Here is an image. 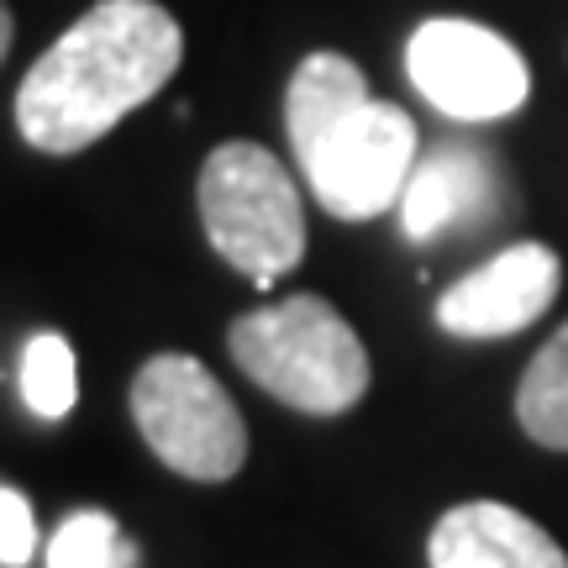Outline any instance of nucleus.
Masks as SVG:
<instances>
[{"label": "nucleus", "mask_w": 568, "mask_h": 568, "mask_svg": "<svg viewBox=\"0 0 568 568\" xmlns=\"http://www.w3.org/2000/svg\"><path fill=\"white\" fill-rule=\"evenodd\" d=\"M21 395L42 422H63L74 410L80 379H74V347L59 332H38L21 353Z\"/></svg>", "instance_id": "9b49d317"}, {"label": "nucleus", "mask_w": 568, "mask_h": 568, "mask_svg": "<svg viewBox=\"0 0 568 568\" xmlns=\"http://www.w3.org/2000/svg\"><path fill=\"white\" fill-rule=\"evenodd\" d=\"M516 422L531 443L568 453V322L537 347L516 385Z\"/></svg>", "instance_id": "9d476101"}, {"label": "nucleus", "mask_w": 568, "mask_h": 568, "mask_svg": "<svg viewBox=\"0 0 568 568\" xmlns=\"http://www.w3.org/2000/svg\"><path fill=\"white\" fill-rule=\"evenodd\" d=\"M11 11H6V0H0V63H6V53H11Z\"/></svg>", "instance_id": "4468645a"}, {"label": "nucleus", "mask_w": 568, "mask_h": 568, "mask_svg": "<svg viewBox=\"0 0 568 568\" xmlns=\"http://www.w3.org/2000/svg\"><path fill=\"white\" fill-rule=\"evenodd\" d=\"M410 84L453 122H500L527 101L531 74L516 42L464 17H432L410 32Z\"/></svg>", "instance_id": "423d86ee"}, {"label": "nucleus", "mask_w": 568, "mask_h": 568, "mask_svg": "<svg viewBox=\"0 0 568 568\" xmlns=\"http://www.w3.org/2000/svg\"><path fill=\"white\" fill-rule=\"evenodd\" d=\"M226 347L258 389L305 416H343L364 400L368 353L322 295H290L232 322Z\"/></svg>", "instance_id": "7ed1b4c3"}, {"label": "nucleus", "mask_w": 568, "mask_h": 568, "mask_svg": "<svg viewBox=\"0 0 568 568\" xmlns=\"http://www.w3.org/2000/svg\"><path fill=\"white\" fill-rule=\"evenodd\" d=\"M495 205H500L495 163L479 148L443 142V148L422 153L410 169L406 195H400V222H406V237L432 243V237H447L458 226L485 222Z\"/></svg>", "instance_id": "1a4fd4ad"}, {"label": "nucleus", "mask_w": 568, "mask_h": 568, "mask_svg": "<svg viewBox=\"0 0 568 568\" xmlns=\"http://www.w3.org/2000/svg\"><path fill=\"white\" fill-rule=\"evenodd\" d=\"M132 416L153 458L184 479L222 485L247 458L243 410L232 406L222 379L190 353H159L138 368Z\"/></svg>", "instance_id": "39448f33"}, {"label": "nucleus", "mask_w": 568, "mask_h": 568, "mask_svg": "<svg viewBox=\"0 0 568 568\" xmlns=\"http://www.w3.org/2000/svg\"><path fill=\"white\" fill-rule=\"evenodd\" d=\"M558 284H564V264L552 247L516 243L447 290L437 301V326L453 337H474V343L510 337L558 301Z\"/></svg>", "instance_id": "0eeeda50"}, {"label": "nucleus", "mask_w": 568, "mask_h": 568, "mask_svg": "<svg viewBox=\"0 0 568 568\" xmlns=\"http://www.w3.org/2000/svg\"><path fill=\"white\" fill-rule=\"evenodd\" d=\"M432 568H568V552L531 516L500 500H468L437 516L426 537Z\"/></svg>", "instance_id": "6e6552de"}, {"label": "nucleus", "mask_w": 568, "mask_h": 568, "mask_svg": "<svg viewBox=\"0 0 568 568\" xmlns=\"http://www.w3.org/2000/svg\"><path fill=\"white\" fill-rule=\"evenodd\" d=\"M284 132L311 195L337 222H368L406 195L416 169V122L395 101L368 95L347 53H311L284 90Z\"/></svg>", "instance_id": "f03ea898"}, {"label": "nucleus", "mask_w": 568, "mask_h": 568, "mask_svg": "<svg viewBox=\"0 0 568 568\" xmlns=\"http://www.w3.org/2000/svg\"><path fill=\"white\" fill-rule=\"evenodd\" d=\"M138 548L105 510H74L53 542H48V568H132Z\"/></svg>", "instance_id": "f8f14e48"}, {"label": "nucleus", "mask_w": 568, "mask_h": 568, "mask_svg": "<svg viewBox=\"0 0 568 568\" xmlns=\"http://www.w3.org/2000/svg\"><path fill=\"white\" fill-rule=\"evenodd\" d=\"M32 552H38V521H32V506H27L21 489L0 485V568L32 564Z\"/></svg>", "instance_id": "ddd939ff"}, {"label": "nucleus", "mask_w": 568, "mask_h": 568, "mask_svg": "<svg viewBox=\"0 0 568 568\" xmlns=\"http://www.w3.org/2000/svg\"><path fill=\"white\" fill-rule=\"evenodd\" d=\"M184 59L180 21L159 0H95L17 90V126L38 153L101 142L174 80Z\"/></svg>", "instance_id": "f257e3e1"}, {"label": "nucleus", "mask_w": 568, "mask_h": 568, "mask_svg": "<svg viewBox=\"0 0 568 568\" xmlns=\"http://www.w3.org/2000/svg\"><path fill=\"white\" fill-rule=\"evenodd\" d=\"M201 226L211 247L247 280L268 284L305 258L301 190L264 142H222L201 163Z\"/></svg>", "instance_id": "20e7f679"}]
</instances>
